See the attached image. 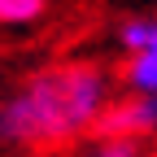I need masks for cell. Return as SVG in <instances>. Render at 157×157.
Segmentation results:
<instances>
[{
	"label": "cell",
	"mask_w": 157,
	"mask_h": 157,
	"mask_svg": "<svg viewBox=\"0 0 157 157\" xmlns=\"http://www.w3.org/2000/svg\"><path fill=\"white\" fill-rule=\"evenodd\" d=\"M48 9V0H0V26H26Z\"/></svg>",
	"instance_id": "5b68a950"
},
{
	"label": "cell",
	"mask_w": 157,
	"mask_h": 157,
	"mask_svg": "<svg viewBox=\"0 0 157 157\" xmlns=\"http://www.w3.org/2000/svg\"><path fill=\"white\" fill-rule=\"evenodd\" d=\"M122 78L135 96H157V48L148 52H135L131 61L122 66Z\"/></svg>",
	"instance_id": "3957f363"
},
{
	"label": "cell",
	"mask_w": 157,
	"mask_h": 157,
	"mask_svg": "<svg viewBox=\"0 0 157 157\" xmlns=\"http://www.w3.org/2000/svg\"><path fill=\"white\" fill-rule=\"evenodd\" d=\"M83 157H140V140H96Z\"/></svg>",
	"instance_id": "8992f818"
},
{
	"label": "cell",
	"mask_w": 157,
	"mask_h": 157,
	"mask_svg": "<svg viewBox=\"0 0 157 157\" xmlns=\"http://www.w3.org/2000/svg\"><path fill=\"white\" fill-rule=\"evenodd\" d=\"M157 131V96H127V101H109L101 122L92 127L96 140H144Z\"/></svg>",
	"instance_id": "7a4b0ae2"
},
{
	"label": "cell",
	"mask_w": 157,
	"mask_h": 157,
	"mask_svg": "<svg viewBox=\"0 0 157 157\" xmlns=\"http://www.w3.org/2000/svg\"><path fill=\"white\" fill-rule=\"evenodd\" d=\"M118 39H122L127 57L157 48V17H127V22L118 26Z\"/></svg>",
	"instance_id": "277c9868"
},
{
	"label": "cell",
	"mask_w": 157,
	"mask_h": 157,
	"mask_svg": "<svg viewBox=\"0 0 157 157\" xmlns=\"http://www.w3.org/2000/svg\"><path fill=\"white\" fill-rule=\"evenodd\" d=\"M109 109V70L96 61H61L22 78L0 101V144L61 148L87 135Z\"/></svg>",
	"instance_id": "6da1fadb"
}]
</instances>
